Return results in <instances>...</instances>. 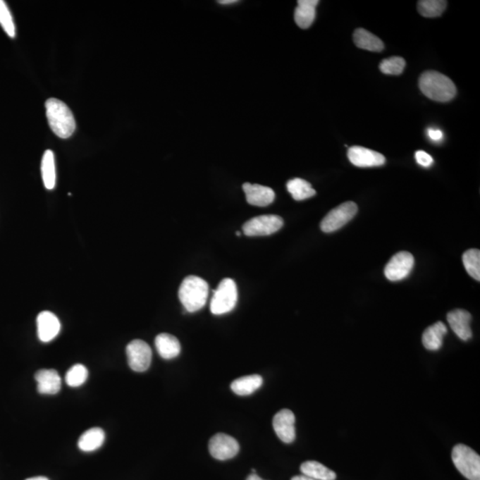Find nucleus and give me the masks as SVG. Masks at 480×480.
Instances as JSON below:
<instances>
[{
  "label": "nucleus",
  "instance_id": "10",
  "mask_svg": "<svg viewBox=\"0 0 480 480\" xmlns=\"http://www.w3.org/2000/svg\"><path fill=\"white\" fill-rule=\"evenodd\" d=\"M209 452L214 459L226 461L238 454L240 444L231 436L217 433L210 439Z\"/></svg>",
  "mask_w": 480,
  "mask_h": 480
},
{
  "label": "nucleus",
  "instance_id": "3",
  "mask_svg": "<svg viewBox=\"0 0 480 480\" xmlns=\"http://www.w3.org/2000/svg\"><path fill=\"white\" fill-rule=\"evenodd\" d=\"M209 292V284L206 281L197 276H188L183 279L178 295L185 311L196 312L207 304Z\"/></svg>",
  "mask_w": 480,
  "mask_h": 480
},
{
  "label": "nucleus",
  "instance_id": "7",
  "mask_svg": "<svg viewBox=\"0 0 480 480\" xmlns=\"http://www.w3.org/2000/svg\"><path fill=\"white\" fill-rule=\"evenodd\" d=\"M284 221L274 214L252 218L243 226V233L248 237L268 236L283 227Z\"/></svg>",
  "mask_w": 480,
  "mask_h": 480
},
{
  "label": "nucleus",
  "instance_id": "24",
  "mask_svg": "<svg viewBox=\"0 0 480 480\" xmlns=\"http://www.w3.org/2000/svg\"><path fill=\"white\" fill-rule=\"evenodd\" d=\"M42 173L44 185L47 190H53L56 187V160L52 151L47 149L44 153L42 162Z\"/></svg>",
  "mask_w": 480,
  "mask_h": 480
},
{
  "label": "nucleus",
  "instance_id": "20",
  "mask_svg": "<svg viewBox=\"0 0 480 480\" xmlns=\"http://www.w3.org/2000/svg\"><path fill=\"white\" fill-rule=\"evenodd\" d=\"M353 40L359 49L369 50L371 52H382L384 49L382 40L365 29H357L353 34Z\"/></svg>",
  "mask_w": 480,
  "mask_h": 480
},
{
  "label": "nucleus",
  "instance_id": "11",
  "mask_svg": "<svg viewBox=\"0 0 480 480\" xmlns=\"http://www.w3.org/2000/svg\"><path fill=\"white\" fill-rule=\"evenodd\" d=\"M348 158L350 162L357 168H374L386 164V156L372 149L352 146L348 151Z\"/></svg>",
  "mask_w": 480,
  "mask_h": 480
},
{
  "label": "nucleus",
  "instance_id": "12",
  "mask_svg": "<svg viewBox=\"0 0 480 480\" xmlns=\"http://www.w3.org/2000/svg\"><path fill=\"white\" fill-rule=\"evenodd\" d=\"M273 428L278 437L284 443H292L295 439V417L289 410H282L275 414Z\"/></svg>",
  "mask_w": 480,
  "mask_h": 480
},
{
  "label": "nucleus",
  "instance_id": "37",
  "mask_svg": "<svg viewBox=\"0 0 480 480\" xmlns=\"http://www.w3.org/2000/svg\"><path fill=\"white\" fill-rule=\"evenodd\" d=\"M236 235L237 236H241V233H240V231H237Z\"/></svg>",
  "mask_w": 480,
  "mask_h": 480
},
{
  "label": "nucleus",
  "instance_id": "26",
  "mask_svg": "<svg viewBox=\"0 0 480 480\" xmlns=\"http://www.w3.org/2000/svg\"><path fill=\"white\" fill-rule=\"evenodd\" d=\"M447 5L448 2L445 0H421L418 1L417 8L420 15L428 18H435L444 13Z\"/></svg>",
  "mask_w": 480,
  "mask_h": 480
},
{
  "label": "nucleus",
  "instance_id": "1",
  "mask_svg": "<svg viewBox=\"0 0 480 480\" xmlns=\"http://www.w3.org/2000/svg\"><path fill=\"white\" fill-rule=\"evenodd\" d=\"M419 87L425 97L441 103L451 101L456 94L455 85L450 78L434 70L421 75Z\"/></svg>",
  "mask_w": 480,
  "mask_h": 480
},
{
  "label": "nucleus",
  "instance_id": "29",
  "mask_svg": "<svg viewBox=\"0 0 480 480\" xmlns=\"http://www.w3.org/2000/svg\"><path fill=\"white\" fill-rule=\"evenodd\" d=\"M406 67V61L402 57L393 56L383 60L380 63V70L386 75H400Z\"/></svg>",
  "mask_w": 480,
  "mask_h": 480
},
{
  "label": "nucleus",
  "instance_id": "23",
  "mask_svg": "<svg viewBox=\"0 0 480 480\" xmlns=\"http://www.w3.org/2000/svg\"><path fill=\"white\" fill-rule=\"evenodd\" d=\"M302 475L315 480H336V474L325 465L316 461H308L301 465Z\"/></svg>",
  "mask_w": 480,
  "mask_h": 480
},
{
  "label": "nucleus",
  "instance_id": "14",
  "mask_svg": "<svg viewBox=\"0 0 480 480\" xmlns=\"http://www.w3.org/2000/svg\"><path fill=\"white\" fill-rule=\"evenodd\" d=\"M448 321L455 335L462 341H468L472 337L471 328L472 315L465 309H454L448 313Z\"/></svg>",
  "mask_w": 480,
  "mask_h": 480
},
{
  "label": "nucleus",
  "instance_id": "4",
  "mask_svg": "<svg viewBox=\"0 0 480 480\" xmlns=\"http://www.w3.org/2000/svg\"><path fill=\"white\" fill-rule=\"evenodd\" d=\"M453 462L462 476L469 480H480V456L467 445H456L452 451Z\"/></svg>",
  "mask_w": 480,
  "mask_h": 480
},
{
  "label": "nucleus",
  "instance_id": "34",
  "mask_svg": "<svg viewBox=\"0 0 480 480\" xmlns=\"http://www.w3.org/2000/svg\"><path fill=\"white\" fill-rule=\"evenodd\" d=\"M237 0H220L219 4L221 5H230L237 3Z\"/></svg>",
  "mask_w": 480,
  "mask_h": 480
},
{
  "label": "nucleus",
  "instance_id": "8",
  "mask_svg": "<svg viewBox=\"0 0 480 480\" xmlns=\"http://www.w3.org/2000/svg\"><path fill=\"white\" fill-rule=\"evenodd\" d=\"M128 365L135 372H145L151 366L152 352L151 347L142 340H134L127 346Z\"/></svg>",
  "mask_w": 480,
  "mask_h": 480
},
{
  "label": "nucleus",
  "instance_id": "36",
  "mask_svg": "<svg viewBox=\"0 0 480 480\" xmlns=\"http://www.w3.org/2000/svg\"><path fill=\"white\" fill-rule=\"evenodd\" d=\"M26 480H49V479L46 478V476H34V478H30Z\"/></svg>",
  "mask_w": 480,
  "mask_h": 480
},
{
  "label": "nucleus",
  "instance_id": "31",
  "mask_svg": "<svg viewBox=\"0 0 480 480\" xmlns=\"http://www.w3.org/2000/svg\"><path fill=\"white\" fill-rule=\"evenodd\" d=\"M415 159H417L418 164L424 166V168H430L433 164L432 156L424 151L415 152Z\"/></svg>",
  "mask_w": 480,
  "mask_h": 480
},
{
  "label": "nucleus",
  "instance_id": "5",
  "mask_svg": "<svg viewBox=\"0 0 480 480\" xmlns=\"http://www.w3.org/2000/svg\"><path fill=\"white\" fill-rule=\"evenodd\" d=\"M238 302V288L231 278H224L214 291L210 309L214 315H223L233 311Z\"/></svg>",
  "mask_w": 480,
  "mask_h": 480
},
{
  "label": "nucleus",
  "instance_id": "30",
  "mask_svg": "<svg viewBox=\"0 0 480 480\" xmlns=\"http://www.w3.org/2000/svg\"><path fill=\"white\" fill-rule=\"evenodd\" d=\"M0 25L10 37H16V26L11 12L5 1L0 0Z\"/></svg>",
  "mask_w": 480,
  "mask_h": 480
},
{
  "label": "nucleus",
  "instance_id": "25",
  "mask_svg": "<svg viewBox=\"0 0 480 480\" xmlns=\"http://www.w3.org/2000/svg\"><path fill=\"white\" fill-rule=\"evenodd\" d=\"M287 188L293 199L301 202L316 195V190L311 183L304 179L295 178L288 183Z\"/></svg>",
  "mask_w": 480,
  "mask_h": 480
},
{
  "label": "nucleus",
  "instance_id": "27",
  "mask_svg": "<svg viewBox=\"0 0 480 480\" xmlns=\"http://www.w3.org/2000/svg\"><path fill=\"white\" fill-rule=\"evenodd\" d=\"M462 263L468 274L476 281H480V251L469 250L462 255Z\"/></svg>",
  "mask_w": 480,
  "mask_h": 480
},
{
  "label": "nucleus",
  "instance_id": "9",
  "mask_svg": "<svg viewBox=\"0 0 480 480\" xmlns=\"http://www.w3.org/2000/svg\"><path fill=\"white\" fill-rule=\"evenodd\" d=\"M414 258L410 252H400L390 259L384 269V275L390 281L406 278L413 270Z\"/></svg>",
  "mask_w": 480,
  "mask_h": 480
},
{
  "label": "nucleus",
  "instance_id": "32",
  "mask_svg": "<svg viewBox=\"0 0 480 480\" xmlns=\"http://www.w3.org/2000/svg\"><path fill=\"white\" fill-rule=\"evenodd\" d=\"M428 135L432 141L435 142L441 141V140L443 138V133L441 130H438V129H428Z\"/></svg>",
  "mask_w": 480,
  "mask_h": 480
},
{
  "label": "nucleus",
  "instance_id": "13",
  "mask_svg": "<svg viewBox=\"0 0 480 480\" xmlns=\"http://www.w3.org/2000/svg\"><path fill=\"white\" fill-rule=\"evenodd\" d=\"M37 336L40 341L49 343L59 335L61 330L60 320L56 314L51 312H42L37 318Z\"/></svg>",
  "mask_w": 480,
  "mask_h": 480
},
{
  "label": "nucleus",
  "instance_id": "35",
  "mask_svg": "<svg viewBox=\"0 0 480 480\" xmlns=\"http://www.w3.org/2000/svg\"><path fill=\"white\" fill-rule=\"evenodd\" d=\"M247 480H264V479H261L260 476H259L257 474H251L250 476H248Z\"/></svg>",
  "mask_w": 480,
  "mask_h": 480
},
{
  "label": "nucleus",
  "instance_id": "22",
  "mask_svg": "<svg viewBox=\"0 0 480 480\" xmlns=\"http://www.w3.org/2000/svg\"><path fill=\"white\" fill-rule=\"evenodd\" d=\"M105 433L101 428H92L80 436L78 445L81 451L93 452L103 445Z\"/></svg>",
  "mask_w": 480,
  "mask_h": 480
},
{
  "label": "nucleus",
  "instance_id": "15",
  "mask_svg": "<svg viewBox=\"0 0 480 480\" xmlns=\"http://www.w3.org/2000/svg\"><path fill=\"white\" fill-rule=\"evenodd\" d=\"M243 190L246 194L247 202L250 205L267 207L271 205L275 199L273 190L266 186L251 185L250 183H246L243 185Z\"/></svg>",
  "mask_w": 480,
  "mask_h": 480
},
{
  "label": "nucleus",
  "instance_id": "18",
  "mask_svg": "<svg viewBox=\"0 0 480 480\" xmlns=\"http://www.w3.org/2000/svg\"><path fill=\"white\" fill-rule=\"evenodd\" d=\"M156 350L164 359H175L181 352V345L176 337L169 333H160L155 339Z\"/></svg>",
  "mask_w": 480,
  "mask_h": 480
},
{
  "label": "nucleus",
  "instance_id": "33",
  "mask_svg": "<svg viewBox=\"0 0 480 480\" xmlns=\"http://www.w3.org/2000/svg\"><path fill=\"white\" fill-rule=\"evenodd\" d=\"M291 480H315L312 478H309V476H305V475H300V476H293Z\"/></svg>",
  "mask_w": 480,
  "mask_h": 480
},
{
  "label": "nucleus",
  "instance_id": "19",
  "mask_svg": "<svg viewBox=\"0 0 480 480\" xmlns=\"http://www.w3.org/2000/svg\"><path fill=\"white\" fill-rule=\"evenodd\" d=\"M447 326L438 321L429 326L423 335V345L429 350H438L443 345V338L447 335Z\"/></svg>",
  "mask_w": 480,
  "mask_h": 480
},
{
  "label": "nucleus",
  "instance_id": "2",
  "mask_svg": "<svg viewBox=\"0 0 480 480\" xmlns=\"http://www.w3.org/2000/svg\"><path fill=\"white\" fill-rule=\"evenodd\" d=\"M46 114L51 129L58 137L67 139L73 135L76 121L73 112L63 101L49 99L46 103Z\"/></svg>",
  "mask_w": 480,
  "mask_h": 480
},
{
  "label": "nucleus",
  "instance_id": "21",
  "mask_svg": "<svg viewBox=\"0 0 480 480\" xmlns=\"http://www.w3.org/2000/svg\"><path fill=\"white\" fill-rule=\"evenodd\" d=\"M263 377L259 374L238 378L231 383L230 388L238 396H248L253 394L259 388L263 386Z\"/></svg>",
  "mask_w": 480,
  "mask_h": 480
},
{
  "label": "nucleus",
  "instance_id": "17",
  "mask_svg": "<svg viewBox=\"0 0 480 480\" xmlns=\"http://www.w3.org/2000/svg\"><path fill=\"white\" fill-rule=\"evenodd\" d=\"M295 12V21L301 29H308L314 22L318 0H299Z\"/></svg>",
  "mask_w": 480,
  "mask_h": 480
},
{
  "label": "nucleus",
  "instance_id": "6",
  "mask_svg": "<svg viewBox=\"0 0 480 480\" xmlns=\"http://www.w3.org/2000/svg\"><path fill=\"white\" fill-rule=\"evenodd\" d=\"M357 213V206L355 203L352 202L343 203L326 214L320 223V228L326 233H333L348 223Z\"/></svg>",
  "mask_w": 480,
  "mask_h": 480
},
{
  "label": "nucleus",
  "instance_id": "28",
  "mask_svg": "<svg viewBox=\"0 0 480 480\" xmlns=\"http://www.w3.org/2000/svg\"><path fill=\"white\" fill-rule=\"evenodd\" d=\"M88 370L86 367L77 364L71 367L68 371L66 376V381L68 386L70 387H78L82 386L87 380Z\"/></svg>",
  "mask_w": 480,
  "mask_h": 480
},
{
  "label": "nucleus",
  "instance_id": "16",
  "mask_svg": "<svg viewBox=\"0 0 480 480\" xmlns=\"http://www.w3.org/2000/svg\"><path fill=\"white\" fill-rule=\"evenodd\" d=\"M37 391L40 394L54 395L59 393L62 387V379L54 369H42L35 374Z\"/></svg>",
  "mask_w": 480,
  "mask_h": 480
}]
</instances>
